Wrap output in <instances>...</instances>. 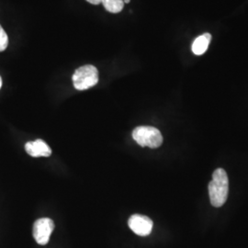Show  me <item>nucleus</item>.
Returning a JSON list of instances; mask_svg holds the SVG:
<instances>
[{
    "mask_svg": "<svg viewBox=\"0 0 248 248\" xmlns=\"http://www.w3.org/2000/svg\"><path fill=\"white\" fill-rule=\"evenodd\" d=\"M229 192V179L225 170L216 169L213 175V179L209 184V196L211 203L219 208L225 203Z\"/></svg>",
    "mask_w": 248,
    "mask_h": 248,
    "instance_id": "nucleus-1",
    "label": "nucleus"
},
{
    "mask_svg": "<svg viewBox=\"0 0 248 248\" xmlns=\"http://www.w3.org/2000/svg\"><path fill=\"white\" fill-rule=\"evenodd\" d=\"M134 141L142 147L157 148L163 142V136L159 130L152 126H139L133 132Z\"/></svg>",
    "mask_w": 248,
    "mask_h": 248,
    "instance_id": "nucleus-2",
    "label": "nucleus"
},
{
    "mask_svg": "<svg viewBox=\"0 0 248 248\" xmlns=\"http://www.w3.org/2000/svg\"><path fill=\"white\" fill-rule=\"evenodd\" d=\"M98 82V69L94 65H83L73 75L74 87L78 90H86L94 87Z\"/></svg>",
    "mask_w": 248,
    "mask_h": 248,
    "instance_id": "nucleus-3",
    "label": "nucleus"
},
{
    "mask_svg": "<svg viewBox=\"0 0 248 248\" xmlns=\"http://www.w3.org/2000/svg\"><path fill=\"white\" fill-rule=\"evenodd\" d=\"M53 229L54 223L53 220L49 218H42L37 220L33 225V237L36 242L42 246L48 244Z\"/></svg>",
    "mask_w": 248,
    "mask_h": 248,
    "instance_id": "nucleus-4",
    "label": "nucleus"
},
{
    "mask_svg": "<svg viewBox=\"0 0 248 248\" xmlns=\"http://www.w3.org/2000/svg\"><path fill=\"white\" fill-rule=\"evenodd\" d=\"M129 227L133 232L140 236H147L153 230V221L147 216L141 214H133L129 219Z\"/></svg>",
    "mask_w": 248,
    "mask_h": 248,
    "instance_id": "nucleus-5",
    "label": "nucleus"
},
{
    "mask_svg": "<svg viewBox=\"0 0 248 248\" xmlns=\"http://www.w3.org/2000/svg\"><path fill=\"white\" fill-rule=\"evenodd\" d=\"M25 149L27 153L32 157H48L52 154V150L49 147V145L43 140H36L33 142H27L25 144Z\"/></svg>",
    "mask_w": 248,
    "mask_h": 248,
    "instance_id": "nucleus-6",
    "label": "nucleus"
},
{
    "mask_svg": "<svg viewBox=\"0 0 248 248\" xmlns=\"http://www.w3.org/2000/svg\"><path fill=\"white\" fill-rule=\"evenodd\" d=\"M212 35L210 33H205L202 35L198 37L192 44V52L195 53L196 55H202L203 54L211 43Z\"/></svg>",
    "mask_w": 248,
    "mask_h": 248,
    "instance_id": "nucleus-7",
    "label": "nucleus"
},
{
    "mask_svg": "<svg viewBox=\"0 0 248 248\" xmlns=\"http://www.w3.org/2000/svg\"><path fill=\"white\" fill-rule=\"evenodd\" d=\"M102 4L110 13H119L124 7V0H102Z\"/></svg>",
    "mask_w": 248,
    "mask_h": 248,
    "instance_id": "nucleus-8",
    "label": "nucleus"
},
{
    "mask_svg": "<svg viewBox=\"0 0 248 248\" xmlns=\"http://www.w3.org/2000/svg\"><path fill=\"white\" fill-rule=\"evenodd\" d=\"M9 45V37L7 35L4 29L0 25V52H3L7 49Z\"/></svg>",
    "mask_w": 248,
    "mask_h": 248,
    "instance_id": "nucleus-9",
    "label": "nucleus"
},
{
    "mask_svg": "<svg viewBox=\"0 0 248 248\" xmlns=\"http://www.w3.org/2000/svg\"><path fill=\"white\" fill-rule=\"evenodd\" d=\"M87 1L93 5H98L99 3H102V0H87Z\"/></svg>",
    "mask_w": 248,
    "mask_h": 248,
    "instance_id": "nucleus-10",
    "label": "nucleus"
},
{
    "mask_svg": "<svg viewBox=\"0 0 248 248\" xmlns=\"http://www.w3.org/2000/svg\"><path fill=\"white\" fill-rule=\"evenodd\" d=\"M131 0H124V3H130Z\"/></svg>",
    "mask_w": 248,
    "mask_h": 248,
    "instance_id": "nucleus-11",
    "label": "nucleus"
},
{
    "mask_svg": "<svg viewBox=\"0 0 248 248\" xmlns=\"http://www.w3.org/2000/svg\"><path fill=\"white\" fill-rule=\"evenodd\" d=\"M1 86H2V79H1V78H0V89H1Z\"/></svg>",
    "mask_w": 248,
    "mask_h": 248,
    "instance_id": "nucleus-12",
    "label": "nucleus"
}]
</instances>
